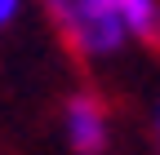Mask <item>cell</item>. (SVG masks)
<instances>
[{
  "mask_svg": "<svg viewBox=\"0 0 160 155\" xmlns=\"http://www.w3.org/2000/svg\"><path fill=\"white\" fill-rule=\"evenodd\" d=\"M45 9L67 35V45L80 49L85 58H107L129 40L120 0H45Z\"/></svg>",
  "mask_w": 160,
  "mask_h": 155,
  "instance_id": "1",
  "label": "cell"
},
{
  "mask_svg": "<svg viewBox=\"0 0 160 155\" xmlns=\"http://www.w3.org/2000/svg\"><path fill=\"white\" fill-rule=\"evenodd\" d=\"M62 129H67V142L76 155H102L107 138H111V124H107V106L93 98V93H71L67 111H62Z\"/></svg>",
  "mask_w": 160,
  "mask_h": 155,
  "instance_id": "2",
  "label": "cell"
},
{
  "mask_svg": "<svg viewBox=\"0 0 160 155\" xmlns=\"http://www.w3.org/2000/svg\"><path fill=\"white\" fill-rule=\"evenodd\" d=\"M120 18L129 40L160 45V0H120Z\"/></svg>",
  "mask_w": 160,
  "mask_h": 155,
  "instance_id": "3",
  "label": "cell"
},
{
  "mask_svg": "<svg viewBox=\"0 0 160 155\" xmlns=\"http://www.w3.org/2000/svg\"><path fill=\"white\" fill-rule=\"evenodd\" d=\"M18 9H22V0H0V31L18 18Z\"/></svg>",
  "mask_w": 160,
  "mask_h": 155,
  "instance_id": "4",
  "label": "cell"
},
{
  "mask_svg": "<svg viewBox=\"0 0 160 155\" xmlns=\"http://www.w3.org/2000/svg\"><path fill=\"white\" fill-rule=\"evenodd\" d=\"M156 138H160V111H156Z\"/></svg>",
  "mask_w": 160,
  "mask_h": 155,
  "instance_id": "5",
  "label": "cell"
}]
</instances>
